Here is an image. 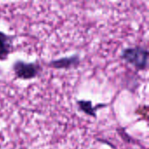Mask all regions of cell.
Listing matches in <instances>:
<instances>
[{"label":"cell","mask_w":149,"mask_h":149,"mask_svg":"<svg viewBox=\"0 0 149 149\" xmlns=\"http://www.w3.org/2000/svg\"><path fill=\"white\" fill-rule=\"evenodd\" d=\"M120 58L138 71H145L148 69V52L142 46L125 48L120 53Z\"/></svg>","instance_id":"obj_1"},{"label":"cell","mask_w":149,"mask_h":149,"mask_svg":"<svg viewBox=\"0 0 149 149\" xmlns=\"http://www.w3.org/2000/svg\"><path fill=\"white\" fill-rule=\"evenodd\" d=\"M42 67L38 62H25L17 60L12 65V72L16 79L28 80L35 79L39 75Z\"/></svg>","instance_id":"obj_2"},{"label":"cell","mask_w":149,"mask_h":149,"mask_svg":"<svg viewBox=\"0 0 149 149\" xmlns=\"http://www.w3.org/2000/svg\"><path fill=\"white\" fill-rule=\"evenodd\" d=\"M80 63L79 56L75 54L69 57H63L49 63V66L54 69H70L76 67Z\"/></svg>","instance_id":"obj_3"},{"label":"cell","mask_w":149,"mask_h":149,"mask_svg":"<svg viewBox=\"0 0 149 149\" xmlns=\"http://www.w3.org/2000/svg\"><path fill=\"white\" fill-rule=\"evenodd\" d=\"M14 37L0 31V60H6L13 52Z\"/></svg>","instance_id":"obj_4"},{"label":"cell","mask_w":149,"mask_h":149,"mask_svg":"<svg viewBox=\"0 0 149 149\" xmlns=\"http://www.w3.org/2000/svg\"><path fill=\"white\" fill-rule=\"evenodd\" d=\"M77 104L79 108L83 113L93 118H97V110L99 108L107 107L106 104H98L97 106H93L92 101L90 100H79L77 101Z\"/></svg>","instance_id":"obj_5"}]
</instances>
